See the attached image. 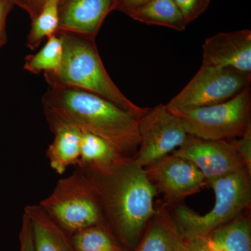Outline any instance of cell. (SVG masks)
<instances>
[{"instance_id": "6da1fadb", "label": "cell", "mask_w": 251, "mask_h": 251, "mask_svg": "<svg viewBox=\"0 0 251 251\" xmlns=\"http://www.w3.org/2000/svg\"><path fill=\"white\" fill-rule=\"evenodd\" d=\"M90 179L105 224L124 248L135 247L156 213L157 191L131 157L105 171L78 168Z\"/></svg>"}, {"instance_id": "7a4b0ae2", "label": "cell", "mask_w": 251, "mask_h": 251, "mask_svg": "<svg viewBox=\"0 0 251 251\" xmlns=\"http://www.w3.org/2000/svg\"><path fill=\"white\" fill-rule=\"evenodd\" d=\"M50 130L72 126L103 138L127 157L135 156L140 143L138 119L92 92L68 86H50L42 98Z\"/></svg>"}, {"instance_id": "3957f363", "label": "cell", "mask_w": 251, "mask_h": 251, "mask_svg": "<svg viewBox=\"0 0 251 251\" xmlns=\"http://www.w3.org/2000/svg\"><path fill=\"white\" fill-rule=\"evenodd\" d=\"M62 39L63 59L57 74L44 73L49 86L62 85L88 91L110 100L135 118L150 110L135 105L125 97L105 70L95 39L57 31Z\"/></svg>"}, {"instance_id": "277c9868", "label": "cell", "mask_w": 251, "mask_h": 251, "mask_svg": "<svg viewBox=\"0 0 251 251\" xmlns=\"http://www.w3.org/2000/svg\"><path fill=\"white\" fill-rule=\"evenodd\" d=\"M251 175L244 168L207 181L208 186L215 193L216 203L212 209L204 215L182 204L176 206L171 216L180 234L185 239L206 237L250 209Z\"/></svg>"}, {"instance_id": "5b68a950", "label": "cell", "mask_w": 251, "mask_h": 251, "mask_svg": "<svg viewBox=\"0 0 251 251\" xmlns=\"http://www.w3.org/2000/svg\"><path fill=\"white\" fill-rule=\"evenodd\" d=\"M39 205L69 234L105 224L93 186L80 168L59 179Z\"/></svg>"}, {"instance_id": "8992f818", "label": "cell", "mask_w": 251, "mask_h": 251, "mask_svg": "<svg viewBox=\"0 0 251 251\" xmlns=\"http://www.w3.org/2000/svg\"><path fill=\"white\" fill-rule=\"evenodd\" d=\"M250 87L229 100L184 112L179 117L188 135L205 140L240 138L251 127Z\"/></svg>"}, {"instance_id": "52a82bcc", "label": "cell", "mask_w": 251, "mask_h": 251, "mask_svg": "<svg viewBox=\"0 0 251 251\" xmlns=\"http://www.w3.org/2000/svg\"><path fill=\"white\" fill-rule=\"evenodd\" d=\"M251 80V74L232 68L202 65L166 105L172 112H184L223 103L250 87Z\"/></svg>"}, {"instance_id": "ba28073f", "label": "cell", "mask_w": 251, "mask_h": 251, "mask_svg": "<svg viewBox=\"0 0 251 251\" xmlns=\"http://www.w3.org/2000/svg\"><path fill=\"white\" fill-rule=\"evenodd\" d=\"M140 143L135 161L145 168L184 145L188 134L179 117L166 105L150 109L138 120Z\"/></svg>"}, {"instance_id": "9c48e42d", "label": "cell", "mask_w": 251, "mask_h": 251, "mask_svg": "<svg viewBox=\"0 0 251 251\" xmlns=\"http://www.w3.org/2000/svg\"><path fill=\"white\" fill-rule=\"evenodd\" d=\"M145 169L157 193L164 196L166 205L200 192L208 186L204 175L192 162L173 153Z\"/></svg>"}, {"instance_id": "30bf717a", "label": "cell", "mask_w": 251, "mask_h": 251, "mask_svg": "<svg viewBox=\"0 0 251 251\" xmlns=\"http://www.w3.org/2000/svg\"><path fill=\"white\" fill-rule=\"evenodd\" d=\"M171 153L192 162L206 182L246 168L234 140H205L188 135L184 145Z\"/></svg>"}, {"instance_id": "8fae6325", "label": "cell", "mask_w": 251, "mask_h": 251, "mask_svg": "<svg viewBox=\"0 0 251 251\" xmlns=\"http://www.w3.org/2000/svg\"><path fill=\"white\" fill-rule=\"evenodd\" d=\"M202 65L251 74L250 29L219 33L206 39L202 45Z\"/></svg>"}, {"instance_id": "7c38bea8", "label": "cell", "mask_w": 251, "mask_h": 251, "mask_svg": "<svg viewBox=\"0 0 251 251\" xmlns=\"http://www.w3.org/2000/svg\"><path fill=\"white\" fill-rule=\"evenodd\" d=\"M113 0H60L57 31L96 39Z\"/></svg>"}, {"instance_id": "4fadbf2b", "label": "cell", "mask_w": 251, "mask_h": 251, "mask_svg": "<svg viewBox=\"0 0 251 251\" xmlns=\"http://www.w3.org/2000/svg\"><path fill=\"white\" fill-rule=\"evenodd\" d=\"M185 241L163 204L156 207L135 251H185Z\"/></svg>"}, {"instance_id": "5bb4252c", "label": "cell", "mask_w": 251, "mask_h": 251, "mask_svg": "<svg viewBox=\"0 0 251 251\" xmlns=\"http://www.w3.org/2000/svg\"><path fill=\"white\" fill-rule=\"evenodd\" d=\"M24 213L30 221L35 251H74L70 234L39 204L26 206Z\"/></svg>"}, {"instance_id": "9a60e30c", "label": "cell", "mask_w": 251, "mask_h": 251, "mask_svg": "<svg viewBox=\"0 0 251 251\" xmlns=\"http://www.w3.org/2000/svg\"><path fill=\"white\" fill-rule=\"evenodd\" d=\"M54 138L46 151L51 168L62 175L69 167L77 166L80 158L82 131L72 126H62L52 130Z\"/></svg>"}, {"instance_id": "2e32d148", "label": "cell", "mask_w": 251, "mask_h": 251, "mask_svg": "<svg viewBox=\"0 0 251 251\" xmlns=\"http://www.w3.org/2000/svg\"><path fill=\"white\" fill-rule=\"evenodd\" d=\"M211 251H251L249 210L206 236Z\"/></svg>"}, {"instance_id": "e0dca14e", "label": "cell", "mask_w": 251, "mask_h": 251, "mask_svg": "<svg viewBox=\"0 0 251 251\" xmlns=\"http://www.w3.org/2000/svg\"><path fill=\"white\" fill-rule=\"evenodd\" d=\"M81 131L80 158L77 168L105 171L128 158L103 138Z\"/></svg>"}, {"instance_id": "ac0fdd59", "label": "cell", "mask_w": 251, "mask_h": 251, "mask_svg": "<svg viewBox=\"0 0 251 251\" xmlns=\"http://www.w3.org/2000/svg\"><path fill=\"white\" fill-rule=\"evenodd\" d=\"M130 18L148 25L163 26L175 30L186 29V21L174 0H151Z\"/></svg>"}, {"instance_id": "d6986e66", "label": "cell", "mask_w": 251, "mask_h": 251, "mask_svg": "<svg viewBox=\"0 0 251 251\" xmlns=\"http://www.w3.org/2000/svg\"><path fill=\"white\" fill-rule=\"evenodd\" d=\"M70 235L74 251H125L106 225L92 226Z\"/></svg>"}, {"instance_id": "ffe728a7", "label": "cell", "mask_w": 251, "mask_h": 251, "mask_svg": "<svg viewBox=\"0 0 251 251\" xmlns=\"http://www.w3.org/2000/svg\"><path fill=\"white\" fill-rule=\"evenodd\" d=\"M63 44L57 34L49 38L45 45L36 53L25 58L24 69L34 74H57L62 67Z\"/></svg>"}, {"instance_id": "44dd1931", "label": "cell", "mask_w": 251, "mask_h": 251, "mask_svg": "<svg viewBox=\"0 0 251 251\" xmlns=\"http://www.w3.org/2000/svg\"><path fill=\"white\" fill-rule=\"evenodd\" d=\"M60 0H49L41 12L31 21L27 38V46L35 50L45 39L56 34L59 28V4Z\"/></svg>"}, {"instance_id": "7402d4cb", "label": "cell", "mask_w": 251, "mask_h": 251, "mask_svg": "<svg viewBox=\"0 0 251 251\" xmlns=\"http://www.w3.org/2000/svg\"><path fill=\"white\" fill-rule=\"evenodd\" d=\"M186 24L192 23L209 7L211 0H174Z\"/></svg>"}, {"instance_id": "603a6c76", "label": "cell", "mask_w": 251, "mask_h": 251, "mask_svg": "<svg viewBox=\"0 0 251 251\" xmlns=\"http://www.w3.org/2000/svg\"><path fill=\"white\" fill-rule=\"evenodd\" d=\"M240 138V140H234V144L246 168L251 175V127Z\"/></svg>"}, {"instance_id": "cb8c5ba5", "label": "cell", "mask_w": 251, "mask_h": 251, "mask_svg": "<svg viewBox=\"0 0 251 251\" xmlns=\"http://www.w3.org/2000/svg\"><path fill=\"white\" fill-rule=\"evenodd\" d=\"M151 1V0H113L112 11H120L130 17Z\"/></svg>"}, {"instance_id": "d4e9b609", "label": "cell", "mask_w": 251, "mask_h": 251, "mask_svg": "<svg viewBox=\"0 0 251 251\" xmlns=\"http://www.w3.org/2000/svg\"><path fill=\"white\" fill-rule=\"evenodd\" d=\"M20 251H35L33 242L30 221L26 214H23L22 226L19 234Z\"/></svg>"}, {"instance_id": "484cf974", "label": "cell", "mask_w": 251, "mask_h": 251, "mask_svg": "<svg viewBox=\"0 0 251 251\" xmlns=\"http://www.w3.org/2000/svg\"><path fill=\"white\" fill-rule=\"evenodd\" d=\"M49 0H14L15 5L25 10L29 14L31 21L41 12Z\"/></svg>"}, {"instance_id": "4316f807", "label": "cell", "mask_w": 251, "mask_h": 251, "mask_svg": "<svg viewBox=\"0 0 251 251\" xmlns=\"http://www.w3.org/2000/svg\"><path fill=\"white\" fill-rule=\"evenodd\" d=\"M15 5L14 0H0V40L6 42V23L8 15Z\"/></svg>"}, {"instance_id": "83f0119b", "label": "cell", "mask_w": 251, "mask_h": 251, "mask_svg": "<svg viewBox=\"0 0 251 251\" xmlns=\"http://www.w3.org/2000/svg\"><path fill=\"white\" fill-rule=\"evenodd\" d=\"M185 239V251H211L206 237H196Z\"/></svg>"}, {"instance_id": "f1b7e54d", "label": "cell", "mask_w": 251, "mask_h": 251, "mask_svg": "<svg viewBox=\"0 0 251 251\" xmlns=\"http://www.w3.org/2000/svg\"><path fill=\"white\" fill-rule=\"evenodd\" d=\"M6 43V42H5L4 41L0 40V49H1V48L2 47V46H4Z\"/></svg>"}]
</instances>
